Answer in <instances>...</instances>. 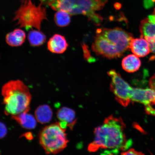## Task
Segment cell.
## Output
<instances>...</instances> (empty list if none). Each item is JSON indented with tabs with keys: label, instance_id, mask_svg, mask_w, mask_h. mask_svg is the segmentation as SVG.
Segmentation results:
<instances>
[{
	"label": "cell",
	"instance_id": "cell-19",
	"mask_svg": "<svg viewBox=\"0 0 155 155\" xmlns=\"http://www.w3.org/2000/svg\"><path fill=\"white\" fill-rule=\"evenodd\" d=\"M121 155H145L143 153L138 152L133 149H130L125 152L122 153Z\"/></svg>",
	"mask_w": 155,
	"mask_h": 155
},
{
	"label": "cell",
	"instance_id": "cell-1",
	"mask_svg": "<svg viewBox=\"0 0 155 155\" xmlns=\"http://www.w3.org/2000/svg\"><path fill=\"white\" fill-rule=\"evenodd\" d=\"M126 125L121 118L113 115L104 120L102 124L95 129L94 141L89 144L88 150L91 152L104 150L101 155H115L120 151L127 150L132 144L125 132Z\"/></svg>",
	"mask_w": 155,
	"mask_h": 155
},
{
	"label": "cell",
	"instance_id": "cell-16",
	"mask_svg": "<svg viewBox=\"0 0 155 155\" xmlns=\"http://www.w3.org/2000/svg\"><path fill=\"white\" fill-rule=\"evenodd\" d=\"M141 65L140 60L134 54H130L123 59L122 65L127 72L133 73L138 71Z\"/></svg>",
	"mask_w": 155,
	"mask_h": 155
},
{
	"label": "cell",
	"instance_id": "cell-5",
	"mask_svg": "<svg viewBox=\"0 0 155 155\" xmlns=\"http://www.w3.org/2000/svg\"><path fill=\"white\" fill-rule=\"evenodd\" d=\"M19 8L15 12L13 21L20 28L36 29L40 30L44 20H47L46 8L41 3L37 6L32 0H21Z\"/></svg>",
	"mask_w": 155,
	"mask_h": 155
},
{
	"label": "cell",
	"instance_id": "cell-13",
	"mask_svg": "<svg viewBox=\"0 0 155 155\" xmlns=\"http://www.w3.org/2000/svg\"><path fill=\"white\" fill-rule=\"evenodd\" d=\"M14 119L24 128L27 129H34L37 125L35 117L28 112H23L15 116H11Z\"/></svg>",
	"mask_w": 155,
	"mask_h": 155
},
{
	"label": "cell",
	"instance_id": "cell-23",
	"mask_svg": "<svg viewBox=\"0 0 155 155\" xmlns=\"http://www.w3.org/2000/svg\"><path fill=\"white\" fill-rule=\"evenodd\" d=\"M148 43L150 45V52L155 54V41Z\"/></svg>",
	"mask_w": 155,
	"mask_h": 155
},
{
	"label": "cell",
	"instance_id": "cell-9",
	"mask_svg": "<svg viewBox=\"0 0 155 155\" xmlns=\"http://www.w3.org/2000/svg\"><path fill=\"white\" fill-rule=\"evenodd\" d=\"M57 116L60 124L64 129H66L67 127H69L72 129L76 123L75 112L70 108L63 107L60 108L57 112Z\"/></svg>",
	"mask_w": 155,
	"mask_h": 155
},
{
	"label": "cell",
	"instance_id": "cell-7",
	"mask_svg": "<svg viewBox=\"0 0 155 155\" xmlns=\"http://www.w3.org/2000/svg\"><path fill=\"white\" fill-rule=\"evenodd\" d=\"M108 74L111 79L110 90L115 95L116 100L122 106H127L131 102V92L132 87L114 70L110 71Z\"/></svg>",
	"mask_w": 155,
	"mask_h": 155
},
{
	"label": "cell",
	"instance_id": "cell-2",
	"mask_svg": "<svg viewBox=\"0 0 155 155\" xmlns=\"http://www.w3.org/2000/svg\"><path fill=\"white\" fill-rule=\"evenodd\" d=\"M133 35L121 28L97 30L92 49L97 55L112 59L121 57L130 48Z\"/></svg>",
	"mask_w": 155,
	"mask_h": 155
},
{
	"label": "cell",
	"instance_id": "cell-18",
	"mask_svg": "<svg viewBox=\"0 0 155 155\" xmlns=\"http://www.w3.org/2000/svg\"><path fill=\"white\" fill-rule=\"evenodd\" d=\"M70 15L65 12L57 11L54 15V21L57 26L61 28L66 27L71 22Z\"/></svg>",
	"mask_w": 155,
	"mask_h": 155
},
{
	"label": "cell",
	"instance_id": "cell-26",
	"mask_svg": "<svg viewBox=\"0 0 155 155\" xmlns=\"http://www.w3.org/2000/svg\"></svg>",
	"mask_w": 155,
	"mask_h": 155
},
{
	"label": "cell",
	"instance_id": "cell-11",
	"mask_svg": "<svg viewBox=\"0 0 155 155\" xmlns=\"http://www.w3.org/2000/svg\"><path fill=\"white\" fill-rule=\"evenodd\" d=\"M130 49L135 55L138 57H144L150 52L148 42L144 38L133 39L131 40Z\"/></svg>",
	"mask_w": 155,
	"mask_h": 155
},
{
	"label": "cell",
	"instance_id": "cell-25",
	"mask_svg": "<svg viewBox=\"0 0 155 155\" xmlns=\"http://www.w3.org/2000/svg\"><path fill=\"white\" fill-rule=\"evenodd\" d=\"M153 14L155 15V8L153 12Z\"/></svg>",
	"mask_w": 155,
	"mask_h": 155
},
{
	"label": "cell",
	"instance_id": "cell-20",
	"mask_svg": "<svg viewBox=\"0 0 155 155\" xmlns=\"http://www.w3.org/2000/svg\"><path fill=\"white\" fill-rule=\"evenodd\" d=\"M7 133L6 127L3 123H1V138H2L4 137Z\"/></svg>",
	"mask_w": 155,
	"mask_h": 155
},
{
	"label": "cell",
	"instance_id": "cell-12",
	"mask_svg": "<svg viewBox=\"0 0 155 155\" xmlns=\"http://www.w3.org/2000/svg\"><path fill=\"white\" fill-rule=\"evenodd\" d=\"M26 38V35L24 31L17 28L7 34L5 41L12 47H18L24 43Z\"/></svg>",
	"mask_w": 155,
	"mask_h": 155
},
{
	"label": "cell",
	"instance_id": "cell-10",
	"mask_svg": "<svg viewBox=\"0 0 155 155\" xmlns=\"http://www.w3.org/2000/svg\"><path fill=\"white\" fill-rule=\"evenodd\" d=\"M68 46L64 36L59 34H54L48 42V48L51 53L62 54L66 51Z\"/></svg>",
	"mask_w": 155,
	"mask_h": 155
},
{
	"label": "cell",
	"instance_id": "cell-22",
	"mask_svg": "<svg viewBox=\"0 0 155 155\" xmlns=\"http://www.w3.org/2000/svg\"><path fill=\"white\" fill-rule=\"evenodd\" d=\"M145 111L149 115H155V109L152 106L145 107Z\"/></svg>",
	"mask_w": 155,
	"mask_h": 155
},
{
	"label": "cell",
	"instance_id": "cell-21",
	"mask_svg": "<svg viewBox=\"0 0 155 155\" xmlns=\"http://www.w3.org/2000/svg\"><path fill=\"white\" fill-rule=\"evenodd\" d=\"M149 85L150 88L153 90L155 92V74L150 79ZM155 105V102L154 103Z\"/></svg>",
	"mask_w": 155,
	"mask_h": 155
},
{
	"label": "cell",
	"instance_id": "cell-17",
	"mask_svg": "<svg viewBox=\"0 0 155 155\" xmlns=\"http://www.w3.org/2000/svg\"><path fill=\"white\" fill-rule=\"evenodd\" d=\"M28 39L31 45L36 47L42 45L46 41V37L40 30L32 29L28 33Z\"/></svg>",
	"mask_w": 155,
	"mask_h": 155
},
{
	"label": "cell",
	"instance_id": "cell-15",
	"mask_svg": "<svg viewBox=\"0 0 155 155\" xmlns=\"http://www.w3.org/2000/svg\"><path fill=\"white\" fill-rule=\"evenodd\" d=\"M35 117L38 123L45 124L49 123L53 117V113L51 107L47 104L38 106L35 112Z\"/></svg>",
	"mask_w": 155,
	"mask_h": 155
},
{
	"label": "cell",
	"instance_id": "cell-24",
	"mask_svg": "<svg viewBox=\"0 0 155 155\" xmlns=\"http://www.w3.org/2000/svg\"><path fill=\"white\" fill-rule=\"evenodd\" d=\"M24 135L28 140H32V139L33 138V137L32 133H26Z\"/></svg>",
	"mask_w": 155,
	"mask_h": 155
},
{
	"label": "cell",
	"instance_id": "cell-3",
	"mask_svg": "<svg viewBox=\"0 0 155 155\" xmlns=\"http://www.w3.org/2000/svg\"><path fill=\"white\" fill-rule=\"evenodd\" d=\"M1 94L6 115L15 116L30 111L31 94L22 81L11 80L5 83L2 87Z\"/></svg>",
	"mask_w": 155,
	"mask_h": 155
},
{
	"label": "cell",
	"instance_id": "cell-4",
	"mask_svg": "<svg viewBox=\"0 0 155 155\" xmlns=\"http://www.w3.org/2000/svg\"><path fill=\"white\" fill-rule=\"evenodd\" d=\"M108 0H55L48 6L55 11L65 12L71 15H82L95 24L99 25L102 17L96 13L103 8Z\"/></svg>",
	"mask_w": 155,
	"mask_h": 155
},
{
	"label": "cell",
	"instance_id": "cell-6",
	"mask_svg": "<svg viewBox=\"0 0 155 155\" xmlns=\"http://www.w3.org/2000/svg\"><path fill=\"white\" fill-rule=\"evenodd\" d=\"M66 130L58 122L46 126L41 131L39 140L46 154H56L66 148L69 142Z\"/></svg>",
	"mask_w": 155,
	"mask_h": 155
},
{
	"label": "cell",
	"instance_id": "cell-8",
	"mask_svg": "<svg viewBox=\"0 0 155 155\" xmlns=\"http://www.w3.org/2000/svg\"><path fill=\"white\" fill-rule=\"evenodd\" d=\"M131 102L140 103L145 106H152L155 102V92L152 89L132 88L131 92Z\"/></svg>",
	"mask_w": 155,
	"mask_h": 155
},
{
	"label": "cell",
	"instance_id": "cell-14",
	"mask_svg": "<svg viewBox=\"0 0 155 155\" xmlns=\"http://www.w3.org/2000/svg\"><path fill=\"white\" fill-rule=\"evenodd\" d=\"M141 38L148 42L155 41V24L149 21L148 17L141 21L140 26Z\"/></svg>",
	"mask_w": 155,
	"mask_h": 155
}]
</instances>
